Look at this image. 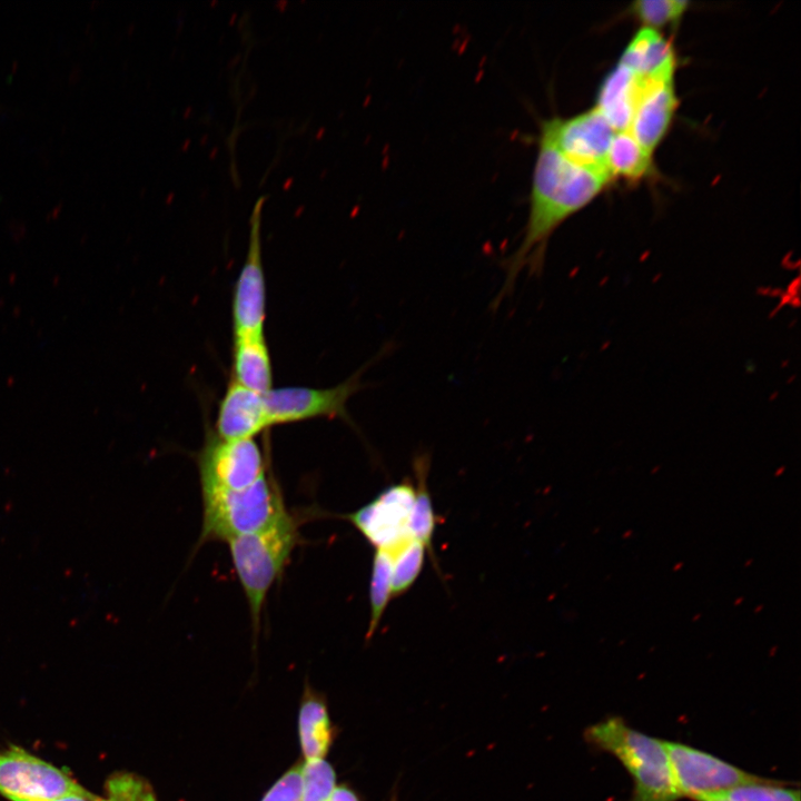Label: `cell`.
I'll return each mask as SVG.
<instances>
[{"label": "cell", "mask_w": 801, "mask_h": 801, "mask_svg": "<svg viewBox=\"0 0 801 801\" xmlns=\"http://www.w3.org/2000/svg\"><path fill=\"white\" fill-rule=\"evenodd\" d=\"M609 177L581 167L538 138L533 167L528 216L516 249L502 261L505 280L492 305L512 295L520 273L541 276L553 233L590 204L607 185Z\"/></svg>", "instance_id": "cell-1"}, {"label": "cell", "mask_w": 801, "mask_h": 801, "mask_svg": "<svg viewBox=\"0 0 801 801\" xmlns=\"http://www.w3.org/2000/svg\"><path fill=\"white\" fill-rule=\"evenodd\" d=\"M589 744L615 756L632 778L630 801H676L681 799L671 771L664 742L611 716L585 730Z\"/></svg>", "instance_id": "cell-2"}, {"label": "cell", "mask_w": 801, "mask_h": 801, "mask_svg": "<svg viewBox=\"0 0 801 801\" xmlns=\"http://www.w3.org/2000/svg\"><path fill=\"white\" fill-rule=\"evenodd\" d=\"M202 526L199 543L228 542L265 530L288 513L281 493L265 473L238 491H202Z\"/></svg>", "instance_id": "cell-3"}, {"label": "cell", "mask_w": 801, "mask_h": 801, "mask_svg": "<svg viewBox=\"0 0 801 801\" xmlns=\"http://www.w3.org/2000/svg\"><path fill=\"white\" fill-rule=\"evenodd\" d=\"M298 542L295 518L287 514L259 532L229 540L234 568L245 592L253 626L258 627L266 595Z\"/></svg>", "instance_id": "cell-4"}, {"label": "cell", "mask_w": 801, "mask_h": 801, "mask_svg": "<svg viewBox=\"0 0 801 801\" xmlns=\"http://www.w3.org/2000/svg\"><path fill=\"white\" fill-rule=\"evenodd\" d=\"M389 348H392V345L383 347L370 362L338 385L326 388L307 386L273 387L264 394L269 426L317 418H339L355 426L347 411V403L354 394L367 387L360 380L364 370L382 358Z\"/></svg>", "instance_id": "cell-5"}, {"label": "cell", "mask_w": 801, "mask_h": 801, "mask_svg": "<svg viewBox=\"0 0 801 801\" xmlns=\"http://www.w3.org/2000/svg\"><path fill=\"white\" fill-rule=\"evenodd\" d=\"M680 797L699 801L765 778L746 772L713 754L673 741H663Z\"/></svg>", "instance_id": "cell-6"}, {"label": "cell", "mask_w": 801, "mask_h": 801, "mask_svg": "<svg viewBox=\"0 0 801 801\" xmlns=\"http://www.w3.org/2000/svg\"><path fill=\"white\" fill-rule=\"evenodd\" d=\"M202 491H238L266 473L263 452L253 439L228 441L208 432L197 454Z\"/></svg>", "instance_id": "cell-7"}, {"label": "cell", "mask_w": 801, "mask_h": 801, "mask_svg": "<svg viewBox=\"0 0 801 801\" xmlns=\"http://www.w3.org/2000/svg\"><path fill=\"white\" fill-rule=\"evenodd\" d=\"M85 791L68 772L20 746L0 750V794L10 801H47Z\"/></svg>", "instance_id": "cell-8"}, {"label": "cell", "mask_w": 801, "mask_h": 801, "mask_svg": "<svg viewBox=\"0 0 801 801\" xmlns=\"http://www.w3.org/2000/svg\"><path fill=\"white\" fill-rule=\"evenodd\" d=\"M614 134L615 130L594 107L570 118L555 117L543 121L540 139L551 144L572 162L609 177L606 158Z\"/></svg>", "instance_id": "cell-9"}, {"label": "cell", "mask_w": 801, "mask_h": 801, "mask_svg": "<svg viewBox=\"0 0 801 801\" xmlns=\"http://www.w3.org/2000/svg\"><path fill=\"white\" fill-rule=\"evenodd\" d=\"M415 486L408 478L384 488L367 504L345 515L375 550L394 554L408 540Z\"/></svg>", "instance_id": "cell-10"}, {"label": "cell", "mask_w": 801, "mask_h": 801, "mask_svg": "<svg viewBox=\"0 0 801 801\" xmlns=\"http://www.w3.org/2000/svg\"><path fill=\"white\" fill-rule=\"evenodd\" d=\"M266 196L251 210L246 260L235 283L231 300L234 336L264 334L266 320V280L261 257V211Z\"/></svg>", "instance_id": "cell-11"}, {"label": "cell", "mask_w": 801, "mask_h": 801, "mask_svg": "<svg viewBox=\"0 0 801 801\" xmlns=\"http://www.w3.org/2000/svg\"><path fill=\"white\" fill-rule=\"evenodd\" d=\"M269 427L264 395L230 380L218 405L214 433L228 441L253 439Z\"/></svg>", "instance_id": "cell-12"}, {"label": "cell", "mask_w": 801, "mask_h": 801, "mask_svg": "<svg viewBox=\"0 0 801 801\" xmlns=\"http://www.w3.org/2000/svg\"><path fill=\"white\" fill-rule=\"evenodd\" d=\"M676 108L674 81L650 85L639 98L629 131L652 154L666 135Z\"/></svg>", "instance_id": "cell-13"}, {"label": "cell", "mask_w": 801, "mask_h": 801, "mask_svg": "<svg viewBox=\"0 0 801 801\" xmlns=\"http://www.w3.org/2000/svg\"><path fill=\"white\" fill-rule=\"evenodd\" d=\"M620 62L642 79L674 81L676 58L673 46L654 29H641L625 48Z\"/></svg>", "instance_id": "cell-14"}, {"label": "cell", "mask_w": 801, "mask_h": 801, "mask_svg": "<svg viewBox=\"0 0 801 801\" xmlns=\"http://www.w3.org/2000/svg\"><path fill=\"white\" fill-rule=\"evenodd\" d=\"M642 86V80L622 62L605 77L595 108L615 132L629 130Z\"/></svg>", "instance_id": "cell-15"}, {"label": "cell", "mask_w": 801, "mask_h": 801, "mask_svg": "<svg viewBox=\"0 0 801 801\" xmlns=\"http://www.w3.org/2000/svg\"><path fill=\"white\" fill-rule=\"evenodd\" d=\"M231 382L259 394L273 388V367L265 334L234 336Z\"/></svg>", "instance_id": "cell-16"}, {"label": "cell", "mask_w": 801, "mask_h": 801, "mask_svg": "<svg viewBox=\"0 0 801 801\" xmlns=\"http://www.w3.org/2000/svg\"><path fill=\"white\" fill-rule=\"evenodd\" d=\"M652 168V154L646 151L629 130L616 131L612 138L606 170L610 179L640 180Z\"/></svg>", "instance_id": "cell-17"}, {"label": "cell", "mask_w": 801, "mask_h": 801, "mask_svg": "<svg viewBox=\"0 0 801 801\" xmlns=\"http://www.w3.org/2000/svg\"><path fill=\"white\" fill-rule=\"evenodd\" d=\"M429 464V455L426 453L417 454L413 458V469L417 486L415 487V502L409 518L408 531L409 535L424 544L433 556L432 540L438 517L434 511L427 485Z\"/></svg>", "instance_id": "cell-18"}, {"label": "cell", "mask_w": 801, "mask_h": 801, "mask_svg": "<svg viewBox=\"0 0 801 801\" xmlns=\"http://www.w3.org/2000/svg\"><path fill=\"white\" fill-rule=\"evenodd\" d=\"M299 741L305 760L324 759L329 750L333 730L324 702L306 700L298 718Z\"/></svg>", "instance_id": "cell-19"}, {"label": "cell", "mask_w": 801, "mask_h": 801, "mask_svg": "<svg viewBox=\"0 0 801 801\" xmlns=\"http://www.w3.org/2000/svg\"><path fill=\"white\" fill-rule=\"evenodd\" d=\"M393 555L386 550H375L369 581V623L366 637L376 632L392 596Z\"/></svg>", "instance_id": "cell-20"}, {"label": "cell", "mask_w": 801, "mask_h": 801, "mask_svg": "<svg viewBox=\"0 0 801 801\" xmlns=\"http://www.w3.org/2000/svg\"><path fill=\"white\" fill-rule=\"evenodd\" d=\"M426 547L415 538L408 540L393 555L392 596L406 593L419 576L426 555Z\"/></svg>", "instance_id": "cell-21"}, {"label": "cell", "mask_w": 801, "mask_h": 801, "mask_svg": "<svg viewBox=\"0 0 801 801\" xmlns=\"http://www.w3.org/2000/svg\"><path fill=\"white\" fill-rule=\"evenodd\" d=\"M335 787L336 774L327 761L305 760L301 764L300 801H327Z\"/></svg>", "instance_id": "cell-22"}, {"label": "cell", "mask_w": 801, "mask_h": 801, "mask_svg": "<svg viewBox=\"0 0 801 801\" xmlns=\"http://www.w3.org/2000/svg\"><path fill=\"white\" fill-rule=\"evenodd\" d=\"M689 4L683 0H640L632 3L630 10L645 28L653 29L676 22Z\"/></svg>", "instance_id": "cell-23"}, {"label": "cell", "mask_w": 801, "mask_h": 801, "mask_svg": "<svg viewBox=\"0 0 801 801\" xmlns=\"http://www.w3.org/2000/svg\"><path fill=\"white\" fill-rule=\"evenodd\" d=\"M782 781L764 779L736 787L724 795L729 801H800L798 789Z\"/></svg>", "instance_id": "cell-24"}, {"label": "cell", "mask_w": 801, "mask_h": 801, "mask_svg": "<svg viewBox=\"0 0 801 801\" xmlns=\"http://www.w3.org/2000/svg\"><path fill=\"white\" fill-rule=\"evenodd\" d=\"M301 764L289 769L265 794L261 801H300Z\"/></svg>", "instance_id": "cell-25"}, {"label": "cell", "mask_w": 801, "mask_h": 801, "mask_svg": "<svg viewBox=\"0 0 801 801\" xmlns=\"http://www.w3.org/2000/svg\"><path fill=\"white\" fill-rule=\"evenodd\" d=\"M327 801H360L354 790L347 785L335 787Z\"/></svg>", "instance_id": "cell-26"}, {"label": "cell", "mask_w": 801, "mask_h": 801, "mask_svg": "<svg viewBox=\"0 0 801 801\" xmlns=\"http://www.w3.org/2000/svg\"><path fill=\"white\" fill-rule=\"evenodd\" d=\"M47 801H99V797L92 794L89 791L80 792V793H70L67 795H62L52 800Z\"/></svg>", "instance_id": "cell-27"}, {"label": "cell", "mask_w": 801, "mask_h": 801, "mask_svg": "<svg viewBox=\"0 0 801 801\" xmlns=\"http://www.w3.org/2000/svg\"><path fill=\"white\" fill-rule=\"evenodd\" d=\"M699 801H729V799L724 794H716V795L704 797V798L700 799Z\"/></svg>", "instance_id": "cell-28"}, {"label": "cell", "mask_w": 801, "mask_h": 801, "mask_svg": "<svg viewBox=\"0 0 801 801\" xmlns=\"http://www.w3.org/2000/svg\"><path fill=\"white\" fill-rule=\"evenodd\" d=\"M389 801H399L398 795H397V793H396L395 791H394L393 794L390 795Z\"/></svg>", "instance_id": "cell-29"}, {"label": "cell", "mask_w": 801, "mask_h": 801, "mask_svg": "<svg viewBox=\"0 0 801 801\" xmlns=\"http://www.w3.org/2000/svg\"><path fill=\"white\" fill-rule=\"evenodd\" d=\"M99 801H111V800H109V799H107V798H100V797H99Z\"/></svg>", "instance_id": "cell-30"}]
</instances>
